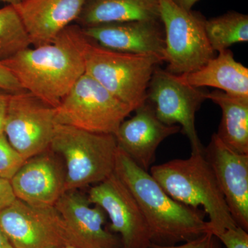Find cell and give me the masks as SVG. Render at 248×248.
<instances>
[{
    "mask_svg": "<svg viewBox=\"0 0 248 248\" xmlns=\"http://www.w3.org/2000/svg\"><path fill=\"white\" fill-rule=\"evenodd\" d=\"M88 42L81 27L70 25L52 43L28 48L1 62L24 91L57 108L86 73Z\"/></svg>",
    "mask_w": 248,
    "mask_h": 248,
    "instance_id": "obj_1",
    "label": "cell"
},
{
    "mask_svg": "<svg viewBox=\"0 0 248 248\" xmlns=\"http://www.w3.org/2000/svg\"><path fill=\"white\" fill-rule=\"evenodd\" d=\"M114 172L138 202L151 232L152 244L172 246L210 232L203 210L173 200L149 172L119 147Z\"/></svg>",
    "mask_w": 248,
    "mask_h": 248,
    "instance_id": "obj_2",
    "label": "cell"
},
{
    "mask_svg": "<svg viewBox=\"0 0 248 248\" xmlns=\"http://www.w3.org/2000/svg\"><path fill=\"white\" fill-rule=\"evenodd\" d=\"M150 174L165 192L179 203L203 207L209 217L210 232L215 236L239 226L232 216L210 164L203 153L151 166Z\"/></svg>",
    "mask_w": 248,
    "mask_h": 248,
    "instance_id": "obj_3",
    "label": "cell"
},
{
    "mask_svg": "<svg viewBox=\"0 0 248 248\" xmlns=\"http://www.w3.org/2000/svg\"><path fill=\"white\" fill-rule=\"evenodd\" d=\"M50 148L64 159L65 192L96 185L115 171L118 146L114 135L58 124Z\"/></svg>",
    "mask_w": 248,
    "mask_h": 248,
    "instance_id": "obj_4",
    "label": "cell"
},
{
    "mask_svg": "<svg viewBox=\"0 0 248 248\" xmlns=\"http://www.w3.org/2000/svg\"><path fill=\"white\" fill-rule=\"evenodd\" d=\"M84 58L85 73L133 111L148 100L152 76L162 62L153 56L109 50L89 40Z\"/></svg>",
    "mask_w": 248,
    "mask_h": 248,
    "instance_id": "obj_5",
    "label": "cell"
},
{
    "mask_svg": "<svg viewBox=\"0 0 248 248\" xmlns=\"http://www.w3.org/2000/svg\"><path fill=\"white\" fill-rule=\"evenodd\" d=\"M160 18L164 27L166 71L187 74L200 69L215 58L202 15L186 11L172 0H159Z\"/></svg>",
    "mask_w": 248,
    "mask_h": 248,
    "instance_id": "obj_6",
    "label": "cell"
},
{
    "mask_svg": "<svg viewBox=\"0 0 248 248\" xmlns=\"http://www.w3.org/2000/svg\"><path fill=\"white\" fill-rule=\"evenodd\" d=\"M58 124L115 135L133 110L84 73L56 108Z\"/></svg>",
    "mask_w": 248,
    "mask_h": 248,
    "instance_id": "obj_7",
    "label": "cell"
},
{
    "mask_svg": "<svg viewBox=\"0 0 248 248\" xmlns=\"http://www.w3.org/2000/svg\"><path fill=\"white\" fill-rule=\"evenodd\" d=\"M56 108L23 91L10 93L4 133L26 160L50 148L56 120Z\"/></svg>",
    "mask_w": 248,
    "mask_h": 248,
    "instance_id": "obj_8",
    "label": "cell"
},
{
    "mask_svg": "<svg viewBox=\"0 0 248 248\" xmlns=\"http://www.w3.org/2000/svg\"><path fill=\"white\" fill-rule=\"evenodd\" d=\"M205 91L190 86L177 75L156 67L148 89V101L156 117L166 125L180 124L190 141L192 153H203L195 125L196 112L205 100Z\"/></svg>",
    "mask_w": 248,
    "mask_h": 248,
    "instance_id": "obj_9",
    "label": "cell"
},
{
    "mask_svg": "<svg viewBox=\"0 0 248 248\" xmlns=\"http://www.w3.org/2000/svg\"><path fill=\"white\" fill-rule=\"evenodd\" d=\"M0 227L14 248H62L70 244L55 207L38 208L16 199L0 211Z\"/></svg>",
    "mask_w": 248,
    "mask_h": 248,
    "instance_id": "obj_10",
    "label": "cell"
},
{
    "mask_svg": "<svg viewBox=\"0 0 248 248\" xmlns=\"http://www.w3.org/2000/svg\"><path fill=\"white\" fill-rule=\"evenodd\" d=\"M88 199L105 212L110 230L120 234L122 248H148L151 232L140 205L115 173L89 190Z\"/></svg>",
    "mask_w": 248,
    "mask_h": 248,
    "instance_id": "obj_11",
    "label": "cell"
},
{
    "mask_svg": "<svg viewBox=\"0 0 248 248\" xmlns=\"http://www.w3.org/2000/svg\"><path fill=\"white\" fill-rule=\"evenodd\" d=\"M69 244L79 248H122V241L106 229V214L78 190L66 191L55 205Z\"/></svg>",
    "mask_w": 248,
    "mask_h": 248,
    "instance_id": "obj_12",
    "label": "cell"
},
{
    "mask_svg": "<svg viewBox=\"0 0 248 248\" xmlns=\"http://www.w3.org/2000/svg\"><path fill=\"white\" fill-rule=\"evenodd\" d=\"M204 156L213 170L232 216L248 231V155L227 146L214 133Z\"/></svg>",
    "mask_w": 248,
    "mask_h": 248,
    "instance_id": "obj_13",
    "label": "cell"
},
{
    "mask_svg": "<svg viewBox=\"0 0 248 248\" xmlns=\"http://www.w3.org/2000/svg\"><path fill=\"white\" fill-rule=\"evenodd\" d=\"M135 111L133 117L121 124L115 137L119 148L148 172L161 142L179 133L181 126L161 122L156 117L154 106L148 100Z\"/></svg>",
    "mask_w": 248,
    "mask_h": 248,
    "instance_id": "obj_14",
    "label": "cell"
},
{
    "mask_svg": "<svg viewBox=\"0 0 248 248\" xmlns=\"http://www.w3.org/2000/svg\"><path fill=\"white\" fill-rule=\"evenodd\" d=\"M161 21H133L81 28L86 38L122 53L148 55L165 61V34Z\"/></svg>",
    "mask_w": 248,
    "mask_h": 248,
    "instance_id": "obj_15",
    "label": "cell"
},
{
    "mask_svg": "<svg viewBox=\"0 0 248 248\" xmlns=\"http://www.w3.org/2000/svg\"><path fill=\"white\" fill-rule=\"evenodd\" d=\"M66 172L49 153H41L26 160L11 179L16 199L24 203L48 208L65 192Z\"/></svg>",
    "mask_w": 248,
    "mask_h": 248,
    "instance_id": "obj_16",
    "label": "cell"
},
{
    "mask_svg": "<svg viewBox=\"0 0 248 248\" xmlns=\"http://www.w3.org/2000/svg\"><path fill=\"white\" fill-rule=\"evenodd\" d=\"M86 0H24L14 7L22 19L31 45L52 43L77 20Z\"/></svg>",
    "mask_w": 248,
    "mask_h": 248,
    "instance_id": "obj_17",
    "label": "cell"
},
{
    "mask_svg": "<svg viewBox=\"0 0 248 248\" xmlns=\"http://www.w3.org/2000/svg\"><path fill=\"white\" fill-rule=\"evenodd\" d=\"M180 78L196 88L213 87L235 97L248 99V69L236 62L229 49L218 52V56L192 73Z\"/></svg>",
    "mask_w": 248,
    "mask_h": 248,
    "instance_id": "obj_18",
    "label": "cell"
},
{
    "mask_svg": "<svg viewBox=\"0 0 248 248\" xmlns=\"http://www.w3.org/2000/svg\"><path fill=\"white\" fill-rule=\"evenodd\" d=\"M77 21L82 28L133 21H161L159 1L86 0Z\"/></svg>",
    "mask_w": 248,
    "mask_h": 248,
    "instance_id": "obj_19",
    "label": "cell"
},
{
    "mask_svg": "<svg viewBox=\"0 0 248 248\" xmlns=\"http://www.w3.org/2000/svg\"><path fill=\"white\" fill-rule=\"evenodd\" d=\"M221 109L222 118L217 135L233 151L248 155V99L215 90L205 93Z\"/></svg>",
    "mask_w": 248,
    "mask_h": 248,
    "instance_id": "obj_20",
    "label": "cell"
},
{
    "mask_svg": "<svg viewBox=\"0 0 248 248\" xmlns=\"http://www.w3.org/2000/svg\"><path fill=\"white\" fill-rule=\"evenodd\" d=\"M209 42L215 52L248 41V16L231 11L205 22Z\"/></svg>",
    "mask_w": 248,
    "mask_h": 248,
    "instance_id": "obj_21",
    "label": "cell"
},
{
    "mask_svg": "<svg viewBox=\"0 0 248 248\" xmlns=\"http://www.w3.org/2000/svg\"><path fill=\"white\" fill-rule=\"evenodd\" d=\"M31 45L29 35L14 6L0 9V61L11 58Z\"/></svg>",
    "mask_w": 248,
    "mask_h": 248,
    "instance_id": "obj_22",
    "label": "cell"
},
{
    "mask_svg": "<svg viewBox=\"0 0 248 248\" xmlns=\"http://www.w3.org/2000/svg\"><path fill=\"white\" fill-rule=\"evenodd\" d=\"M25 161L11 146L4 133H0V178L11 181Z\"/></svg>",
    "mask_w": 248,
    "mask_h": 248,
    "instance_id": "obj_23",
    "label": "cell"
},
{
    "mask_svg": "<svg viewBox=\"0 0 248 248\" xmlns=\"http://www.w3.org/2000/svg\"><path fill=\"white\" fill-rule=\"evenodd\" d=\"M217 237L226 248H248V234L240 226L226 230Z\"/></svg>",
    "mask_w": 248,
    "mask_h": 248,
    "instance_id": "obj_24",
    "label": "cell"
},
{
    "mask_svg": "<svg viewBox=\"0 0 248 248\" xmlns=\"http://www.w3.org/2000/svg\"><path fill=\"white\" fill-rule=\"evenodd\" d=\"M148 248H223V245L215 235L208 232L183 244L161 246L151 244Z\"/></svg>",
    "mask_w": 248,
    "mask_h": 248,
    "instance_id": "obj_25",
    "label": "cell"
},
{
    "mask_svg": "<svg viewBox=\"0 0 248 248\" xmlns=\"http://www.w3.org/2000/svg\"><path fill=\"white\" fill-rule=\"evenodd\" d=\"M0 90L9 93L24 91L11 70L1 61H0Z\"/></svg>",
    "mask_w": 248,
    "mask_h": 248,
    "instance_id": "obj_26",
    "label": "cell"
},
{
    "mask_svg": "<svg viewBox=\"0 0 248 248\" xmlns=\"http://www.w3.org/2000/svg\"><path fill=\"white\" fill-rule=\"evenodd\" d=\"M16 200L10 181L0 178V211L9 206Z\"/></svg>",
    "mask_w": 248,
    "mask_h": 248,
    "instance_id": "obj_27",
    "label": "cell"
},
{
    "mask_svg": "<svg viewBox=\"0 0 248 248\" xmlns=\"http://www.w3.org/2000/svg\"><path fill=\"white\" fill-rule=\"evenodd\" d=\"M9 94V93L0 90V133H4Z\"/></svg>",
    "mask_w": 248,
    "mask_h": 248,
    "instance_id": "obj_28",
    "label": "cell"
},
{
    "mask_svg": "<svg viewBox=\"0 0 248 248\" xmlns=\"http://www.w3.org/2000/svg\"><path fill=\"white\" fill-rule=\"evenodd\" d=\"M172 1L182 9L186 11H191L194 5L200 0H172Z\"/></svg>",
    "mask_w": 248,
    "mask_h": 248,
    "instance_id": "obj_29",
    "label": "cell"
},
{
    "mask_svg": "<svg viewBox=\"0 0 248 248\" xmlns=\"http://www.w3.org/2000/svg\"><path fill=\"white\" fill-rule=\"evenodd\" d=\"M0 248H14L0 227Z\"/></svg>",
    "mask_w": 248,
    "mask_h": 248,
    "instance_id": "obj_30",
    "label": "cell"
},
{
    "mask_svg": "<svg viewBox=\"0 0 248 248\" xmlns=\"http://www.w3.org/2000/svg\"><path fill=\"white\" fill-rule=\"evenodd\" d=\"M24 0H0V1H4V2L8 3L9 5H13V6L20 4Z\"/></svg>",
    "mask_w": 248,
    "mask_h": 248,
    "instance_id": "obj_31",
    "label": "cell"
},
{
    "mask_svg": "<svg viewBox=\"0 0 248 248\" xmlns=\"http://www.w3.org/2000/svg\"><path fill=\"white\" fill-rule=\"evenodd\" d=\"M62 248H79L76 247V246H73V245L68 244V245H66V246H65L64 247H63Z\"/></svg>",
    "mask_w": 248,
    "mask_h": 248,
    "instance_id": "obj_32",
    "label": "cell"
}]
</instances>
